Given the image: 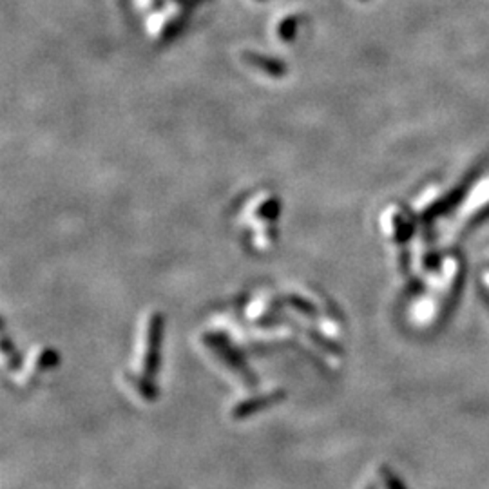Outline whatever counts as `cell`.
Masks as SVG:
<instances>
[{"label": "cell", "instance_id": "cell-3", "mask_svg": "<svg viewBox=\"0 0 489 489\" xmlns=\"http://www.w3.org/2000/svg\"><path fill=\"white\" fill-rule=\"evenodd\" d=\"M248 62L252 64L258 69H263L267 75L270 76H279L283 75V66L279 62H274L268 56H260V54H248Z\"/></svg>", "mask_w": 489, "mask_h": 489}, {"label": "cell", "instance_id": "cell-1", "mask_svg": "<svg viewBox=\"0 0 489 489\" xmlns=\"http://www.w3.org/2000/svg\"><path fill=\"white\" fill-rule=\"evenodd\" d=\"M183 18V11L178 6H172V8L159 13L156 20H151L149 28H151V33L158 40H167V38H172L181 30Z\"/></svg>", "mask_w": 489, "mask_h": 489}, {"label": "cell", "instance_id": "cell-2", "mask_svg": "<svg viewBox=\"0 0 489 489\" xmlns=\"http://www.w3.org/2000/svg\"><path fill=\"white\" fill-rule=\"evenodd\" d=\"M297 22H299V18L296 15H286V17L281 18L276 25V37L284 42L292 40L297 33Z\"/></svg>", "mask_w": 489, "mask_h": 489}, {"label": "cell", "instance_id": "cell-4", "mask_svg": "<svg viewBox=\"0 0 489 489\" xmlns=\"http://www.w3.org/2000/svg\"><path fill=\"white\" fill-rule=\"evenodd\" d=\"M142 8H147V9H151V8H155L156 4H158V0H136Z\"/></svg>", "mask_w": 489, "mask_h": 489}]
</instances>
